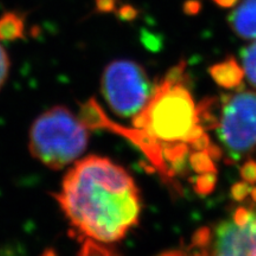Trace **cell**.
I'll return each instance as SVG.
<instances>
[{"instance_id":"obj_1","label":"cell","mask_w":256,"mask_h":256,"mask_svg":"<svg viewBox=\"0 0 256 256\" xmlns=\"http://www.w3.org/2000/svg\"><path fill=\"white\" fill-rule=\"evenodd\" d=\"M57 200L74 228L98 243L124 238L136 226L142 210L139 190L130 174L98 156L74 165Z\"/></svg>"},{"instance_id":"obj_2","label":"cell","mask_w":256,"mask_h":256,"mask_svg":"<svg viewBox=\"0 0 256 256\" xmlns=\"http://www.w3.org/2000/svg\"><path fill=\"white\" fill-rule=\"evenodd\" d=\"M185 66H176L156 86L148 104L133 118L134 127L162 150L177 168L186 156L188 144L200 151L209 147L200 110L185 86Z\"/></svg>"},{"instance_id":"obj_3","label":"cell","mask_w":256,"mask_h":256,"mask_svg":"<svg viewBox=\"0 0 256 256\" xmlns=\"http://www.w3.org/2000/svg\"><path fill=\"white\" fill-rule=\"evenodd\" d=\"M88 145L87 124L64 107L40 115L30 130V151L42 164L64 168L83 154Z\"/></svg>"},{"instance_id":"obj_4","label":"cell","mask_w":256,"mask_h":256,"mask_svg":"<svg viewBox=\"0 0 256 256\" xmlns=\"http://www.w3.org/2000/svg\"><path fill=\"white\" fill-rule=\"evenodd\" d=\"M214 102L218 114L211 100L198 107L202 126L216 128L223 148L238 162L256 147V92H235Z\"/></svg>"},{"instance_id":"obj_5","label":"cell","mask_w":256,"mask_h":256,"mask_svg":"<svg viewBox=\"0 0 256 256\" xmlns=\"http://www.w3.org/2000/svg\"><path fill=\"white\" fill-rule=\"evenodd\" d=\"M192 252L194 256H256V210L238 208L215 228L200 230Z\"/></svg>"},{"instance_id":"obj_6","label":"cell","mask_w":256,"mask_h":256,"mask_svg":"<svg viewBox=\"0 0 256 256\" xmlns=\"http://www.w3.org/2000/svg\"><path fill=\"white\" fill-rule=\"evenodd\" d=\"M102 92L115 114L136 118L151 100L154 88L139 64L115 60L104 70Z\"/></svg>"},{"instance_id":"obj_7","label":"cell","mask_w":256,"mask_h":256,"mask_svg":"<svg viewBox=\"0 0 256 256\" xmlns=\"http://www.w3.org/2000/svg\"><path fill=\"white\" fill-rule=\"evenodd\" d=\"M228 22L238 36L256 40V0H242L229 14Z\"/></svg>"},{"instance_id":"obj_8","label":"cell","mask_w":256,"mask_h":256,"mask_svg":"<svg viewBox=\"0 0 256 256\" xmlns=\"http://www.w3.org/2000/svg\"><path fill=\"white\" fill-rule=\"evenodd\" d=\"M210 72L215 81L224 88L238 87L242 83L243 76H244L243 69L234 58L217 64L214 68H211Z\"/></svg>"},{"instance_id":"obj_9","label":"cell","mask_w":256,"mask_h":256,"mask_svg":"<svg viewBox=\"0 0 256 256\" xmlns=\"http://www.w3.org/2000/svg\"><path fill=\"white\" fill-rule=\"evenodd\" d=\"M24 31L23 20L19 16L8 14L0 18V40H14L22 37Z\"/></svg>"},{"instance_id":"obj_10","label":"cell","mask_w":256,"mask_h":256,"mask_svg":"<svg viewBox=\"0 0 256 256\" xmlns=\"http://www.w3.org/2000/svg\"><path fill=\"white\" fill-rule=\"evenodd\" d=\"M241 62L244 76L256 88V40L241 51Z\"/></svg>"},{"instance_id":"obj_11","label":"cell","mask_w":256,"mask_h":256,"mask_svg":"<svg viewBox=\"0 0 256 256\" xmlns=\"http://www.w3.org/2000/svg\"><path fill=\"white\" fill-rule=\"evenodd\" d=\"M78 256H118L110 248H106L102 243H98L92 240H87L81 249Z\"/></svg>"},{"instance_id":"obj_12","label":"cell","mask_w":256,"mask_h":256,"mask_svg":"<svg viewBox=\"0 0 256 256\" xmlns=\"http://www.w3.org/2000/svg\"><path fill=\"white\" fill-rule=\"evenodd\" d=\"M10 72V60L8 55L4 48L0 44V89L5 84L6 80L8 78Z\"/></svg>"},{"instance_id":"obj_13","label":"cell","mask_w":256,"mask_h":256,"mask_svg":"<svg viewBox=\"0 0 256 256\" xmlns=\"http://www.w3.org/2000/svg\"><path fill=\"white\" fill-rule=\"evenodd\" d=\"M243 178L247 182H250V183H254L256 182V164L255 162H247L243 168L242 171Z\"/></svg>"},{"instance_id":"obj_14","label":"cell","mask_w":256,"mask_h":256,"mask_svg":"<svg viewBox=\"0 0 256 256\" xmlns=\"http://www.w3.org/2000/svg\"><path fill=\"white\" fill-rule=\"evenodd\" d=\"M217 5H220V8H234L236 4H238V0H214Z\"/></svg>"},{"instance_id":"obj_15","label":"cell","mask_w":256,"mask_h":256,"mask_svg":"<svg viewBox=\"0 0 256 256\" xmlns=\"http://www.w3.org/2000/svg\"><path fill=\"white\" fill-rule=\"evenodd\" d=\"M162 256H184V255H182L180 252H168V254H164Z\"/></svg>"}]
</instances>
